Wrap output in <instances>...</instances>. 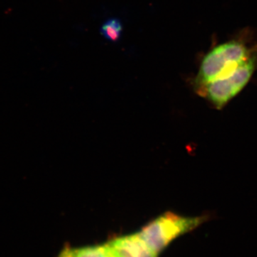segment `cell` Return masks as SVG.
<instances>
[{
	"label": "cell",
	"instance_id": "1",
	"mask_svg": "<svg viewBox=\"0 0 257 257\" xmlns=\"http://www.w3.org/2000/svg\"><path fill=\"white\" fill-rule=\"evenodd\" d=\"M253 54L240 40H231L214 47L202 59L194 79V88L196 89L211 81L229 77Z\"/></svg>",
	"mask_w": 257,
	"mask_h": 257
},
{
	"label": "cell",
	"instance_id": "2",
	"mask_svg": "<svg viewBox=\"0 0 257 257\" xmlns=\"http://www.w3.org/2000/svg\"><path fill=\"white\" fill-rule=\"evenodd\" d=\"M207 219V216L187 217L168 211L144 226L139 234L147 246L159 254L172 241L196 229Z\"/></svg>",
	"mask_w": 257,
	"mask_h": 257
},
{
	"label": "cell",
	"instance_id": "3",
	"mask_svg": "<svg viewBox=\"0 0 257 257\" xmlns=\"http://www.w3.org/2000/svg\"><path fill=\"white\" fill-rule=\"evenodd\" d=\"M256 66L257 56L254 53L229 77L211 81L196 89V92L210 101L216 109H222L247 85Z\"/></svg>",
	"mask_w": 257,
	"mask_h": 257
},
{
	"label": "cell",
	"instance_id": "4",
	"mask_svg": "<svg viewBox=\"0 0 257 257\" xmlns=\"http://www.w3.org/2000/svg\"><path fill=\"white\" fill-rule=\"evenodd\" d=\"M109 243L116 251L127 257L158 256L147 246L139 232L120 236Z\"/></svg>",
	"mask_w": 257,
	"mask_h": 257
},
{
	"label": "cell",
	"instance_id": "5",
	"mask_svg": "<svg viewBox=\"0 0 257 257\" xmlns=\"http://www.w3.org/2000/svg\"><path fill=\"white\" fill-rule=\"evenodd\" d=\"M123 29L122 23L119 19L110 18L102 24L100 28V33L108 41L116 42L121 39Z\"/></svg>",
	"mask_w": 257,
	"mask_h": 257
},
{
	"label": "cell",
	"instance_id": "6",
	"mask_svg": "<svg viewBox=\"0 0 257 257\" xmlns=\"http://www.w3.org/2000/svg\"><path fill=\"white\" fill-rule=\"evenodd\" d=\"M74 257H106L108 253L107 243L96 246H83L71 248Z\"/></svg>",
	"mask_w": 257,
	"mask_h": 257
},
{
	"label": "cell",
	"instance_id": "7",
	"mask_svg": "<svg viewBox=\"0 0 257 257\" xmlns=\"http://www.w3.org/2000/svg\"><path fill=\"white\" fill-rule=\"evenodd\" d=\"M58 257H74L72 253V249L68 246H66L59 254Z\"/></svg>",
	"mask_w": 257,
	"mask_h": 257
},
{
	"label": "cell",
	"instance_id": "8",
	"mask_svg": "<svg viewBox=\"0 0 257 257\" xmlns=\"http://www.w3.org/2000/svg\"><path fill=\"white\" fill-rule=\"evenodd\" d=\"M108 246V253L107 256L106 257H118L116 254V251L114 249V248L109 244V242L107 243Z\"/></svg>",
	"mask_w": 257,
	"mask_h": 257
},
{
	"label": "cell",
	"instance_id": "9",
	"mask_svg": "<svg viewBox=\"0 0 257 257\" xmlns=\"http://www.w3.org/2000/svg\"><path fill=\"white\" fill-rule=\"evenodd\" d=\"M114 249L115 250V251H116V254H117L118 257H127L125 256V255L122 254V253H119V251H116V250L115 249V248H114Z\"/></svg>",
	"mask_w": 257,
	"mask_h": 257
}]
</instances>
